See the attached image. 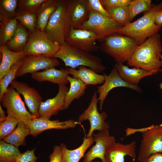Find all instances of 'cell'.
I'll return each instance as SVG.
<instances>
[{"mask_svg":"<svg viewBox=\"0 0 162 162\" xmlns=\"http://www.w3.org/2000/svg\"><path fill=\"white\" fill-rule=\"evenodd\" d=\"M79 69L70 68L68 69L69 74L72 77L80 80L86 85H97L103 84L104 82V75L97 73L90 68L80 66Z\"/></svg>","mask_w":162,"mask_h":162,"instance_id":"cell-22","label":"cell"},{"mask_svg":"<svg viewBox=\"0 0 162 162\" xmlns=\"http://www.w3.org/2000/svg\"><path fill=\"white\" fill-rule=\"evenodd\" d=\"M118 73L121 78L129 84L138 85L143 77L157 74L153 71H147L139 68H130L121 62L116 64Z\"/></svg>","mask_w":162,"mask_h":162,"instance_id":"cell-21","label":"cell"},{"mask_svg":"<svg viewBox=\"0 0 162 162\" xmlns=\"http://www.w3.org/2000/svg\"><path fill=\"white\" fill-rule=\"evenodd\" d=\"M160 88H161L162 89V84L161 83L160 85Z\"/></svg>","mask_w":162,"mask_h":162,"instance_id":"cell-45","label":"cell"},{"mask_svg":"<svg viewBox=\"0 0 162 162\" xmlns=\"http://www.w3.org/2000/svg\"><path fill=\"white\" fill-rule=\"evenodd\" d=\"M92 10L107 17L112 18L108 11L102 4L100 0H88Z\"/></svg>","mask_w":162,"mask_h":162,"instance_id":"cell-39","label":"cell"},{"mask_svg":"<svg viewBox=\"0 0 162 162\" xmlns=\"http://www.w3.org/2000/svg\"><path fill=\"white\" fill-rule=\"evenodd\" d=\"M62 152L60 146L55 145L53 152L49 157L50 162H61Z\"/></svg>","mask_w":162,"mask_h":162,"instance_id":"cell-41","label":"cell"},{"mask_svg":"<svg viewBox=\"0 0 162 162\" xmlns=\"http://www.w3.org/2000/svg\"><path fill=\"white\" fill-rule=\"evenodd\" d=\"M104 82L103 84L97 87V92L99 94L98 101L100 102V110L102 109L104 102L109 92L112 89L118 87H127L141 92V89L138 85L129 84L119 76L115 64L108 75H104Z\"/></svg>","mask_w":162,"mask_h":162,"instance_id":"cell-14","label":"cell"},{"mask_svg":"<svg viewBox=\"0 0 162 162\" xmlns=\"http://www.w3.org/2000/svg\"><path fill=\"white\" fill-rule=\"evenodd\" d=\"M94 142L93 136L88 138L85 137L81 145L74 150L68 149L65 144L61 143L60 146L62 152L61 162H79L84 157L86 151Z\"/></svg>","mask_w":162,"mask_h":162,"instance_id":"cell-24","label":"cell"},{"mask_svg":"<svg viewBox=\"0 0 162 162\" xmlns=\"http://www.w3.org/2000/svg\"><path fill=\"white\" fill-rule=\"evenodd\" d=\"M68 75V69L58 70L53 68L32 73L31 76L39 82L48 81L59 85H66L69 82L67 79Z\"/></svg>","mask_w":162,"mask_h":162,"instance_id":"cell-20","label":"cell"},{"mask_svg":"<svg viewBox=\"0 0 162 162\" xmlns=\"http://www.w3.org/2000/svg\"><path fill=\"white\" fill-rule=\"evenodd\" d=\"M59 64V62L56 58L43 55L26 56L22 60V64L17 71L16 76H21L40 70L55 68Z\"/></svg>","mask_w":162,"mask_h":162,"instance_id":"cell-12","label":"cell"},{"mask_svg":"<svg viewBox=\"0 0 162 162\" xmlns=\"http://www.w3.org/2000/svg\"><path fill=\"white\" fill-rule=\"evenodd\" d=\"M35 149L21 153L14 162H35L38 158L34 154Z\"/></svg>","mask_w":162,"mask_h":162,"instance_id":"cell-40","label":"cell"},{"mask_svg":"<svg viewBox=\"0 0 162 162\" xmlns=\"http://www.w3.org/2000/svg\"><path fill=\"white\" fill-rule=\"evenodd\" d=\"M102 41L100 46L101 50L113 57L117 63L128 61L139 45L132 38L116 33Z\"/></svg>","mask_w":162,"mask_h":162,"instance_id":"cell-5","label":"cell"},{"mask_svg":"<svg viewBox=\"0 0 162 162\" xmlns=\"http://www.w3.org/2000/svg\"><path fill=\"white\" fill-rule=\"evenodd\" d=\"M2 59L0 65V80L8 72L11 67L17 62L22 60L26 55L23 51L13 52L5 45L0 46Z\"/></svg>","mask_w":162,"mask_h":162,"instance_id":"cell-23","label":"cell"},{"mask_svg":"<svg viewBox=\"0 0 162 162\" xmlns=\"http://www.w3.org/2000/svg\"><path fill=\"white\" fill-rule=\"evenodd\" d=\"M136 142L133 141L129 143L123 144L116 142L106 151L105 154L106 162H124V157L128 156L133 161L136 158Z\"/></svg>","mask_w":162,"mask_h":162,"instance_id":"cell-19","label":"cell"},{"mask_svg":"<svg viewBox=\"0 0 162 162\" xmlns=\"http://www.w3.org/2000/svg\"><path fill=\"white\" fill-rule=\"evenodd\" d=\"M0 162H7V161H0Z\"/></svg>","mask_w":162,"mask_h":162,"instance_id":"cell-47","label":"cell"},{"mask_svg":"<svg viewBox=\"0 0 162 162\" xmlns=\"http://www.w3.org/2000/svg\"><path fill=\"white\" fill-rule=\"evenodd\" d=\"M153 20L156 25L160 27L162 26V10L155 14Z\"/></svg>","mask_w":162,"mask_h":162,"instance_id":"cell-43","label":"cell"},{"mask_svg":"<svg viewBox=\"0 0 162 162\" xmlns=\"http://www.w3.org/2000/svg\"><path fill=\"white\" fill-rule=\"evenodd\" d=\"M69 88L65 85H58L57 94L54 98L42 101L38 110L39 117L50 119L51 116L56 115L59 111L64 110V101Z\"/></svg>","mask_w":162,"mask_h":162,"instance_id":"cell-18","label":"cell"},{"mask_svg":"<svg viewBox=\"0 0 162 162\" xmlns=\"http://www.w3.org/2000/svg\"><path fill=\"white\" fill-rule=\"evenodd\" d=\"M0 122L5 120L7 118V116H6L5 114V112L2 109L1 105H0Z\"/></svg>","mask_w":162,"mask_h":162,"instance_id":"cell-44","label":"cell"},{"mask_svg":"<svg viewBox=\"0 0 162 162\" xmlns=\"http://www.w3.org/2000/svg\"><path fill=\"white\" fill-rule=\"evenodd\" d=\"M122 27L112 19L92 10L87 20L78 28L94 32L98 40L102 41L106 37L116 34Z\"/></svg>","mask_w":162,"mask_h":162,"instance_id":"cell-6","label":"cell"},{"mask_svg":"<svg viewBox=\"0 0 162 162\" xmlns=\"http://www.w3.org/2000/svg\"><path fill=\"white\" fill-rule=\"evenodd\" d=\"M162 10V3L155 5L135 21L122 26L116 32L120 34L130 37L140 45L149 37L157 33L161 27L154 21L155 14Z\"/></svg>","mask_w":162,"mask_h":162,"instance_id":"cell-2","label":"cell"},{"mask_svg":"<svg viewBox=\"0 0 162 162\" xmlns=\"http://www.w3.org/2000/svg\"><path fill=\"white\" fill-rule=\"evenodd\" d=\"M18 2L16 0H1L0 14L8 18H15Z\"/></svg>","mask_w":162,"mask_h":162,"instance_id":"cell-36","label":"cell"},{"mask_svg":"<svg viewBox=\"0 0 162 162\" xmlns=\"http://www.w3.org/2000/svg\"><path fill=\"white\" fill-rule=\"evenodd\" d=\"M30 32L23 50L26 56L43 55L51 58L59 50L60 46L49 40L44 32L36 28Z\"/></svg>","mask_w":162,"mask_h":162,"instance_id":"cell-7","label":"cell"},{"mask_svg":"<svg viewBox=\"0 0 162 162\" xmlns=\"http://www.w3.org/2000/svg\"><path fill=\"white\" fill-rule=\"evenodd\" d=\"M138 162H141L140 161H138Z\"/></svg>","mask_w":162,"mask_h":162,"instance_id":"cell-49","label":"cell"},{"mask_svg":"<svg viewBox=\"0 0 162 162\" xmlns=\"http://www.w3.org/2000/svg\"><path fill=\"white\" fill-rule=\"evenodd\" d=\"M0 44L5 45L13 36L18 24L15 18H9L0 14Z\"/></svg>","mask_w":162,"mask_h":162,"instance_id":"cell-27","label":"cell"},{"mask_svg":"<svg viewBox=\"0 0 162 162\" xmlns=\"http://www.w3.org/2000/svg\"><path fill=\"white\" fill-rule=\"evenodd\" d=\"M111 18L122 26L130 22L128 6L107 9Z\"/></svg>","mask_w":162,"mask_h":162,"instance_id":"cell-32","label":"cell"},{"mask_svg":"<svg viewBox=\"0 0 162 162\" xmlns=\"http://www.w3.org/2000/svg\"><path fill=\"white\" fill-rule=\"evenodd\" d=\"M46 0H20L18 1L19 9L36 13L41 5Z\"/></svg>","mask_w":162,"mask_h":162,"instance_id":"cell-37","label":"cell"},{"mask_svg":"<svg viewBox=\"0 0 162 162\" xmlns=\"http://www.w3.org/2000/svg\"><path fill=\"white\" fill-rule=\"evenodd\" d=\"M30 134V129L27 124L23 122H19L15 130L3 140L18 147L25 146L26 145V137Z\"/></svg>","mask_w":162,"mask_h":162,"instance_id":"cell-28","label":"cell"},{"mask_svg":"<svg viewBox=\"0 0 162 162\" xmlns=\"http://www.w3.org/2000/svg\"><path fill=\"white\" fill-rule=\"evenodd\" d=\"M130 0H100L103 7L107 9L125 6H128Z\"/></svg>","mask_w":162,"mask_h":162,"instance_id":"cell-38","label":"cell"},{"mask_svg":"<svg viewBox=\"0 0 162 162\" xmlns=\"http://www.w3.org/2000/svg\"><path fill=\"white\" fill-rule=\"evenodd\" d=\"M160 58H161V62H162V56L161 55V56H160Z\"/></svg>","mask_w":162,"mask_h":162,"instance_id":"cell-46","label":"cell"},{"mask_svg":"<svg viewBox=\"0 0 162 162\" xmlns=\"http://www.w3.org/2000/svg\"><path fill=\"white\" fill-rule=\"evenodd\" d=\"M153 5L151 0H131L128 6L130 21L137 14L149 10Z\"/></svg>","mask_w":162,"mask_h":162,"instance_id":"cell-33","label":"cell"},{"mask_svg":"<svg viewBox=\"0 0 162 162\" xmlns=\"http://www.w3.org/2000/svg\"><path fill=\"white\" fill-rule=\"evenodd\" d=\"M98 101L97 92L95 91L93 94L90 102L87 108L79 117L78 121L82 122L88 120L90 123V128L87 137L92 136L94 130L99 131L108 129L109 124L105 121L107 115L105 112L100 113L97 108Z\"/></svg>","mask_w":162,"mask_h":162,"instance_id":"cell-10","label":"cell"},{"mask_svg":"<svg viewBox=\"0 0 162 162\" xmlns=\"http://www.w3.org/2000/svg\"><path fill=\"white\" fill-rule=\"evenodd\" d=\"M58 1L46 0L40 6L36 13L37 29L44 32L50 18L56 9Z\"/></svg>","mask_w":162,"mask_h":162,"instance_id":"cell-25","label":"cell"},{"mask_svg":"<svg viewBox=\"0 0 162 162\" xmlns=\"http://www.w3.org/2000/svg\"><path fill=\"white\" fill-rule=\"evenodd\" d=\"M67 9L74 28H78L86 22L92 10L88 0H67Z\"/></svg>","mask_w":162,"mask_h":162,"instance_id":"cell-15","label":"cell"},{"mask_svg":"<svg viewBox=\"0 0 162 162\" xmlns=\"http://www.w3.org/2000/svg\"><path fill=\"white\" fill-rule=\"evenodd\" d=\"M93 135L95 144L84 155L82 162H92L96 158L100 159L101 162H106L105 157L106 151L116 142L115 138L110 135L108 129L97 134L93 133Z\"/></svg>","mask_w":162,"mask_h":162,"instance_id":"cell-13","label":"cell"},{"mask_svg":"<svg viewBox=\"0 0 162 162\" xmlns=\"http://www.w3.org/2000/svg\"><path fill=\"white\" fill-rule=\"evenodd\" d=\"M22 63V60L14 64L8 72L0 80V99L6 92L8 86L14 80L16 74Z\"/></svg>","mask_w":162,"mask_h":162,"instance_id":"cell-34","label":"cell"},{"mask_svg":"<svg viewBox=\"0 0 162 162\" xmlns=\"http://www.w3.org/2000/svg\"><path fill=\"white\" fill-rule=\"evenodd\" d=\"M67 0H58L56 9L50 18L44 32L53 43L61 46L71 28L67 9Z\"/></svg>","mask_w":162,"mask_h":162,"instance_id":"cell-4","label":"cell"},{"mask_svg":"<svg viewBox=\"0 0 162 162\" xmlns=\"http://www.w3.org/2000/svg\"><path fill=\"white\" fill-rule=\"evenodd\" d=\"M141 162H162V153L152 154Z\"/></svg>","mask_w":162,"mask_h":162,"instance_id":"cell-42","label":"cell"},{"mask_svg":"<svg viewBox=\"0 0 162 162\" xmlns=\"http://www.w3.org/2000/svg\"><path fill=\"white\" fill-rule=\"evenodd\" d=\"M92 162H99V161H92Z\"/></svg>","mask_w":162,"mask_h":162,"instance_id":"cell-48","label":"cell"},{"mask_svg":"<svg viewBox=\"0 0 162 162\" xmlns=\"http://www.w3.org/2000/svg\"><path fill=\"white\" fill-rule=\"evenodd\" d=\"M19 122L15 118L8 115L4 121L0 122V139H3L16 128Z\"/></svg>","mask_w":162,"mask_h":162,"instance_id":"cell-35","label":"cell"},{"mask_svg":"<svg viewBox=\"0 0 162 162\" xmlns=\"http://www.w3.org/2000/svg\"><path fill=\"white\" fill-rule=\"evenodd\" d=\"M21 154L18 147L0 141V161L14 162Z\"/></svg>","mask_w":162,"mask_h":162,"instance_id":"cell-30","label":"cell"},{"mask_svg":"<svg viewBox=\"0 0 162 162\" xmlns=\"http://www.w3.org/2000/svg\"><path fill=\"white\" fill-rule=\"evenodd\" d=\"M20 94L12 87H8L0 101L6 108L8 115L15 118L19 122L26 123L34 117L26 109Z\"/></svg>","mask_w":162,"mask_h":162,"instance_id":"cell-8","label":"cell"},{"mask_svg":"<svg viewBox=\"0 0 162 162\" xmlns=\"http://www.w3.org/2000/svg\"><path fill=\"white\" fill-rule=\"evenodd\" d=\"M26 123L30 129L31 135L34 137L46 130L74 128L76 124V122L72 120L60 122L58 120H51L43 117L34 118Z\"/></svg>","mask_w":162,"mask_h":162,"instance_id":"cell-17","label":"cell"},{"mask_svg":"<svg viewBox=\"0 0 162 162\" xmlns=\"http://www.w3.org/2000/svg\"><path fill=\"white\" fill-rule=\"evenodd\" d=\"M162 45L160 35L158 33L147 39L137 47L130 59L128 65L156 73L162 71L160 56Z\"/></svg>","mask_w":162,"mask_h":162,"instance_id":"cell-1","label":"cell"},{"mask_svg":"<svg viewBox=\"0 0 162 162\" xmlns=\"http://www.w3.org/2000/svg\"><path fill=\"white\" fill-rule=\"evenodd\" d=\"M51 58L61 59L66 67L73 68L80 66L87 67L97 73L103 72L106 68L98 56L67 43L60 46Z\"/></svg>","mask_w":162,"mask_h":162,"instance_id":"cell-3","label":"cell"},{"mask_svg":"<svg viewBox=\"0 0 162 162\" xmlns=\"http://www.w3.org/2000/svg\"><path fill=\"white\" fill-rule=\"evenodd\" d=\"M68 80L70 84V87L66 94L64 107L67 109L72 102L75 99H77L85 93L87 86L80 80L71 77L69 75Z\"/></svg>","mask_w":162,"mask_h":162,"instance_id":"cell-26","label":"cell"},{"mask_svg":"<svg viewBox=\"0 0 162 162\" xmlns=\"http://www.w3.org/2000/svg\"><path fill=\"white\" fill-rule=\"evenodd\" d=\"M162 153V124L152 125L143 132L137 160L141 162L151 155Z\"/></svg>","mask_w":162,"mask_h":162,"instance_id":"cell-9","label":"cell"},{"mask_svg":"<svg viewBox=\"0 0 162 162\" xmlns=\"http://www.w3.org/2000/svg\"><path fill=\"white\" fill-rule=\"evenodd\" d=\"M97 40L96 34L91 31L71 28L65 41L71 46L90 53L99 49L96 43Z\"/></svg>","mask_w":162,"mask_h":162,"instance_id":"cell-11","label":"cell"},{"mask_svg":"<svg viewBox=\"0 0 162 162\" xmlns=\"http://www.w3.org/2000/svg\"><path fill=\"white\" fill-rule=\"evenodd\" d=\"M29 34L23 26L18 24L13 36L5 45L13 52H19L22 51L27 43Z\"/></svg>","mask_w":162,"mask_h":162,"instance_id":"cell-29","label":"cell"},{"mask_svg":"<svg viewBox=\"0 0 162 162\" xmlns=\"http://www.w3.org/2000/svg\"><path fill=\"white\" fill-rule=\"evenodd\" d=\"M10 84L11 87L23 96L30 112L34 118H39L38 110L42 102V97L39 92L23 82L14 80Z\"/></svg>","mask_w":162,"mask_h":162,"instance_id":"cell-16","label":"cell"},{"mask_svg":"<svg viewBox=\"0 0 162 162\" xmlns=\"http://www.w3.org/2000/svg\"><path fill=\"white\" fill-rule=\"evenodd\" d=\"M26 27L30 32L36 29V14L19 9L16 11L15 17Z\"/></svg>","mask_w":162,"mask_h":162,"instance_id":"cell-31","label":"cell"}]
</instances>
